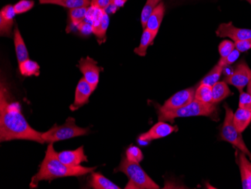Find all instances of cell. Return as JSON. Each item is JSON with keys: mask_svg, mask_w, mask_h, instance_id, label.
I'll return each mask as SVG.
<instances>
[{"mask_svg": "<svg viewBox=\"0 0 251 189\" xmlns=\"http://www.w3.org/2000/svg\"><path fill=\"white\" fill-rule=\"evenodd\" d=\"M165 11H166V8H165L164 3L160 2L149 17L145 29H149L157 34L160 25L163 22V18H164Z\"/></svg>", "mask_w": 251, "mask_h": 189, "instance_id": "16", "label": "cell"}, {"mask_svg": "<svg viewBox=\"0 0 251 189\" xmlns=\"http://www.w3.org/2000/svg\"><path fill=\"white\" fill-rule=\"evenodd\" d=\"M251 80V70L245 60L238 63L233 72L224 78V81L226 84L233 85L238 91L242 92Z\"/></svg>", "mask_w": 251, "mask_h": 189, "instance_id": "7", "label": "cell"}, {"mask_svg": "<svg viewBox=\"0 0 251 189\" xmlns=\"http://www.w3.org/2000/svg\"><path fill=\"white\" fill-rule=\"evenodd\" d=\"M88 186L94 189H121L119 186L115 185L100 173H94L91 174L89 179Z\"/></svg>", "mask_w": 251, "mask_h": 189, "instance_id": "17", "label": "cell"}, {"mask_svg": "<svg viewBox=\"0 0 251 189\" xmlns=\"http://www.w3.org/2000/svg\"><path fill=\"white\" fill-rule=\"evenodd\" d=\"M78 67L86 81L95 91L100 81V75L102 68L97 65L95 60L90 57L79 60Z\"/></svg>", "mask_w": 251, "mask_h": 189, "instance_id": "9", "label": "cell"}, {"mask_svg": "<svg viewBox=\"0 0 251 189\" xmlns=\"http://www.w3.org/2000/svg\"><path fill=\"white\" fill-rule=\"evenodd\" d=\"M194 100L204 104H212V86L200 84L196 90Z\"/></svg>", "mask_w": 251, "mask_h": 189, "instance_id": "25", "label": "cell"}, {"mask_svg": "<svg viewBox=\"0 0 251 189\" xmlns=\"http://www.w3.org/2000/svg\"><path fill=\"white\" fill-rule=\"evenodd\" d=\"M216 104H204L200 101L194 100L188 105L173 110V111H166V112H159L158 113V120L162 121H173L176 118H187L193 116H211L215 113Z\"/></svg>", "mask_w": 251, "mask_h": 189, "instance_id": "4", "label": "cell"}, {"mask_svg": "<svg viewBox=\"0 0 251 189\" xmlns=\"http://www.w3.org/2000/svg\"><path fill=\"white\" fill-rule=\"evenodd\" d=\"M109 15L106 11H104L101 20L97 26L94 27V34L98 39L100 44L105 42L106 39L107 29L109 25Z\"/></svg>", "mask_w": 251, "mask_h": 189, "instance_id": "23", "label": "cell"}, {"mask_svg": "<svg viewBox=\"0 0 251 189\" xmlns=\"http://www.w3.org/2000/svg\"><path fill=\"white\" fill-rule=\"evenodd\" d=\"M245 1H246V2H248V3H250L251 5V0H245Z\"/></svg>", "mask_w": 251, "mask_h": 189, "instance_id": "39", "label": "cell"}, {"mask_svg": "<svg viewBox=\"0 0 251 189\" xmlns=\"http://www.w3.org/2000/svg\"><path fill=\"white\" fill-rule=\"evenodd\" d=\"M247 91H248V93H249L251 95V80L250 81L249 84H248V88H247Z\"/></svg>", "mask_w": 251, "mask_h": 189, "instance_id": "38", "label": "cell"}, {"mask_svg": "<svg viewBox=\"0 0 251 189\" xmlns=\"http://www.w3.org/2000/svg\"><path fill=\"white\" fill-rule=\"evenodd\" d=\"M111 0H90V6L101 10H107L111 5Z\"/></svg>", "mask_w": 251, "mask_h": 189, "instance_id": "35", "label": "cell"}, {"mask_svg": "<svg viewBox=\"0 0 251 189\" xmlns=\"http://www.w3.org/2000/svg\"><path fill=\"white\" fill-rule=\"evenodd\" d=\"M53 143H49L47 150L45 152V157L40 164L39 172L32 178L29 187L35 189L39 182L43 180L52 181L58 178L68 176H81L92 173L97 167H86V166H70L64 164L59 159L57 152L55 151Z\"/></svg>", "mask_w": 251, "mask_h": 189, "instance_id": "2", "label": "cell"}, {"mask_svg": "<svg viewBox=\"0 0 251 189\" xmlns=\"http://www.w3.org/2000/svg\"><path fill=\"white\" fill-rule=\"evenodd\" d=\"M195 88L184 89L182 91L175 94L170 98L164 103L162 107H159L157 111L159 112H166V111H173L184 107L194 101L195 96Z\"/></svg>", "mask_w": 251, "mask_h": 189, "instance_id": "8", "label": "cell"}, {"mask_svg": "<svg viewBox=\"0 0 251 189\" xmlns=\"http://www.w3.org/2000/svg\"><path fill=\"white\" fill-rule=\"evenodd\" d=\"M76 29L79 32V34L81 36H84V37L94 33V27H93L92 24L85 22V21H83L82 23L77 25L76 27Z\"/></svg>", "mask_w": 251, "mask_h": 189, "instance_id": "34", "label": "cell"}, {"mask_svg": "<svg viewBox=\"0 0 251 189\" xmlns=\"http://www.w3.org/2000/svg\"><path fill=\"white\" fill-rule=\"evenodd\" d=\"M235 49L242 53V52H248L251 49V38L245 39V40L239 41L235 42Z\"/></svg>", "mask_w": 251, "mask_h": 189, "instance_id": "36", "label": "cell"}, {"mask_svg": "<svg viewBox=\"0 0 251 189\" xmlns=\"http://www.w3.org/2000/svg\"><path fill=\"white\" fill-rule=\"evenodd\" d=\"M246 156L243 152H238L237 160L240 169L242 187L245 189H251V163Z\"/></svg>", "mask_w": 251, "mask_h": 189, "instance_id": "15", "label": "cell"}, {"mask_svg": "<svg viewBox=\"0 0 251 189\" xmlns=\"http://www.w3.org/2000/svg\"><path fill=\"white\" fill-rule=\"evenodd\" d=\"M156 35L157 34L149 29H144L143 33L141 38L140 44H139V47L135 48V51H134L135 53L141 57H145L148 47L153 43Z\"/></svg>", "mask_w": 251, "mask_h": 189, "instance_id": "22", "label": "cell"}, {"mask_svg": "<svg viewBox=\"0 0 251 189\" xmlns=\"http://www.w3.org/2000/svg\"><path fill=\"white\" fill-rule=\"evenodd\" d=\"M90 132V128H83L76 125L75 119L69 117L63 125H54L50 130L42 133L44 142L53 143L58 141L66 140L77 136H85Z\"/></svg>", "mask_w": 251, "mask_h": 189, "instance_id": "5", "label": "cell"}, {"mask_svg": "<svg viewBox=\"0 0 251 189\" xmlns=\"http://www.w3.org/2000/svg\"><path fill=\"white\" fill-rule=\"evenodd\" d=\"M226 115L224 124L221 131V137L223 140L229 142L232 146L236 147L238 150L243 152L244 154L249 157L251 160V152L247 147L246 144L244 142L242 138V133L237 130L233 123V112L228 107V105H224Z\"/></svg>", "mask_w": 251, "mask_h": 189, "instance_id": "6", "label": "cell"}, {"mask_svg": "<svg viewBox=\"0 0 251 189\" xmlns=\"http://www.w3.org/2000/svg\"><path fill=\"white\" fill-rule=\"evenodd\" d=\"M241 52L237 50L236 49H234L233 52L232 53L229 54L227 57H224V58L220 59L218 63L222 65L224 68L226 66H229V65L232 64L234 62L238 60V57L240 56Z\"/></svg>", "mask_w": 251, "mask_h": 189, "instance_id": "32", "label": "cell"}, {"mask_svg": "<svg viewBox=\"0 0 251 189\" xmlns=\"http://www.w3.org/2000/svg\"><path fill=\"white\" fill-rule=\"evenodd\" d=\"M160 2H161V0H147L146 3L142 9V14H141V23H142L143 29H145L146 27L149 17Z\"/></svg>", "mask_w": 251, "mask_h": 189, "instance_id": "28", "label": "cell"}, {"mask_svg": "<svg viewBox=\"0 0 251 189\" xmlns=\"http://www.w3.org/2000/svg\"><path fill=\"white\" fill-rule=\"evenodd\" d=\"M57 155L60 162L68 166H80L83 162H88L84 154V146H80L75 150L62 151Z\"/></svg>", "mask_w": 251, "mask_h": 189, "instance_id": "14", "label": "cell"}, {"mask_svg": "<svg viewBox=\"0 0 251 189\" xmlns=\"http://www.w3.org/2000/svg\"><path fill=\"white\" fill-rule=\"evenodd\" d=\"M42 5H56L72 9L79 7H90V0H39Z\"/></svg>", "mask_w": 251, "mask_h": 189, "instance_id": "19", "label": "cell"}, {"mask_svg": "<svg viewBox=\"0 0 251 189\" xmlns=\"http://www.w3.org/2000/svg\"><path fill=\"white\" fill-rule=\"evenodd\" d=\"M126 157L130 162L140 163L144 159V155L139 147L131 146L126 151Z\"/></svg>", "mask_w": 251, "mask_h": 189, "instance_id": "29", "label": "cell"}, {"mask_svg": "<svg viewBox=\"0 0 251 189\" xmlns=\"http://www.w3.org/2000/svg\"><path fill=\"white\" fill-rule=\"evenodd\" d=\"M251 122V111L238 108L233 115V123L240 133L243 132Z\"/></svg>", "mask_w": 251, "mask_h": 189, "instance_id": "20", "label": "cell"}, {"mask_svg": "<svg viewBox=\"0 0 251 189\" xmlns=\"http://www.w3.org/2000/svg\"><path fill=\"white\" fill-rule=\"evenodd\" d=\"M127 0H114L113 3L115 4L117 7H122L126 3Z\"/></svg>", "mask_w": 251, "mask_h": 189, "instance_id": "37", "label": "cell"}, {"mask_svg": "<svg viewBox=\"0 0 251 189\" xmlns=\"http://www.w3.org/2000/svg\"><path fill=\"white\" fill-rule=\"evenodd\" d=\"M216 35L218 37L230 38L234 42H237L251 38V29L236 27L232 22H229L220 25L216 30Z\"/></svg>", "mask_w": 251, "mask_h": 189, "instance_id": "11", "label": "cell"}, {"mask_svg": "<svg viewBox=\"0 0 251 189\" xmlns=\"http://www.w3.org/2000/svg\"><path fill=\"white\" fill-rule=\"evenodd\" d=\"M88 9L89 7H79L69 9V18L71 25L76 27L77 25L82 23L87 18Z\"/></svg>", "mask_w": 251, "mask_h": 189, "instance_id": "26", "label": "cell"}, {"mask_svg": "<svg viewBox=\"0 0 251 189\" xmlns=\"http://www.w3.org/2000/svg\"><path fill=\"white\" fill-rule=\"evenodd\" d=\"M18 64H19L20 73L22 76L29 77V76H39L40 74V66L34 60L27 59Z\"/></svg>", "mask_w": 251, "mask_h": 189, "instance_id": "24", "label": "cell"}, {"mask_svg": "<svg viewBox=\"0 0 251 189\" xmlns=\"http://www.w3.org/2000/svg\"><path fill=\"white\" fill-rule=\"evenodd\" d=\"M238 108L251 111V95L248 92H240L239 101H238Z\"/></svg>", "mask_w": 251, "mask_h": 189, "instance_id": "33", "label": "cell"}, {"mask_svg": "<svg viewBox=\"0 0 251 189\" xmlns=\"http://www.w3.org/2000/svg\"><path fill=\"white\" fill-rule=\"evenodd\" d=\"M25 139L45 143L42 133L33 129L21 111L19 103L14 101L3 80L0 85V141Z\"/></svg>", "mask_w": 251, "mask_h": 189, "instance_id": "1", "label": "cell"}, {"mask_svg": "<svg viewBox=\"0 0 251 189\" xmlns=\"http://www.w3.org/2000/svg\"><path fill=\"white\" fill-rule=\"evenodd\" d=\"M224 70V66L218 63V64L216 65L206 76L203 77L202 80L200 81V84H207V85L210 86L214 85L219 81L220 78H221Z\"/></svg>", "mask_w": 251, "mask_h": 189, "instance_id": "27", "label": "cell"}, {"mask_svg": "<svg viewBox=\"0 0 251 189\" xmlns=\"http://www.w3.org/2000/svg\"><path fill=\"white\" fill-rule=\"evenodd\" d=\"M35 2L33 0H20L19 2L14 5V8L16 15H21L30 11L33 8Z\"/></svg>", "mask_w": 251, "mask_h": 189, "instance_id": "30", "label": "cell"}, {"mask_svg": "<svg viewBox=\"0 0 251 189\" xmlns=\"http://www.w3.org/2000/svg\"><path fill=\"white\" fill-rule=\"evenodd\" d=\"M14 44H15V53L18 63L29 59V52L25 45V40L21 36V32L18 27H15L14 30Z\"/></svg>", "mask_w": 251, "mask_h": 189, "instance_id": "18", "label": "cell"}, {"mask_svg": "<svg viewBox=\"0 0 251 189\" xmlns=\"http://www.w3.org/2000/svg\"><path fill=\"white\" fill-rule=\"evenodd\" d=\"M94 91L92 86L86 81L84 77L81 78L76 87L75 101L73 105L70 106V109L75 111L88 104L89 98Z\"/></svg>", "mask_w": 251, "mask_h": 189, "instance_id": "12", "label": "cell"}, {"mask_svg": "<svg viewBox=\"0 0 251 189\" xmlns=\"http://www.w3.org/2000/svg\"><path fill=\"white\" fill-rule=\"evenodd\" d=\"M115 173L122 172L129 178L126 189H158L159 186L142 169L139 163L130 162L126 157L121 160Z\"/></svg>", "mask_w": 251, "mask_h": 189, "instance_id": "3", "label": "cell"}, {"mask_svg": "<svg viewBox=\"0 0 251 189\" xmlns=\"http://www.w3.org/2000/svg\"><path fill=\"white\" fill-rule=\"evenodd\" d=\"M235 49V45L233 42L230 40H224L221 42L218 47L221 58L227 57L229 54L233 52Z\"/></svg>", "mask_w": 251, "mask_h": 189, "instance_id": "31", "label": "cell"}, {"mask_svg": "<svg viewBox=\"0 0 251 189\" xmlns=\"http://www.w3.org/2000/svg\"><path fill=\"white\" fill-rule=\"evenodd\" d=\"M111 2H113V1H114V0H111Z\"/></svg>", "mask_w": 251, "mask_h": 189, "instance_id": "40", "label": "cell"}, {"mask_svg": "<svg viewBox=\"0 0 251 189\" xmlns=\"http://www.w3.org/2000/svg\"><path fill=\"white\" fill-rule=\"evenodd\" d=\"M16 12L14 5H7L0 11V35L11 37Z\"/></svg>", "mask_w": 251, "mask_h": 189, "instance_id": "13", "label": "cell"}, {"mask_svg": "<svg viewBox=\"0 0 251 189\" xmlns=\"http://www.w3.org/2000/svg\"><path fill=\"white\" fill-rule=\"evenodd\" d=\"M177 131V126H173L165 121H159L149 131L142 134L139 136V140L142 142H151L154 139L166 137Z\"/></svg>", "mask_w": 251, "mask_h": 189, "instance_id": "10", "label": "cell"}, {"mask_svg": "<svg viewBox=\"0 0 251 189\" xmlns=\"http://www.w3.org/2000/svg\"><path fill=\"white\" fill-rule=\"evenodd\" d=\"M232 94L228 84L224 81H218L212 86V104H218Z\"/></svg>", "mask_w": 251, "mask_h": 189, "instance_id": "21", "label": "cell"}]
</instances>
